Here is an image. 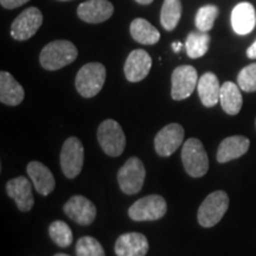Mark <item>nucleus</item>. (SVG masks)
<instances>
[{"instance_id":"f257e3e1","label":"nucleus","mask_w":256,"mask_h":256,"mask_svg":"<svg viewBox=\"0 0 256 256\" xmlns=\"http://www.w3.org/2000/svg\"><path fill=\"white\" fill-rule=\"evenodd\" d=\"M78 51L72 42L58 40L46 44L40 51V66L49 72L62 69L78 58Z\"/></svg>"},{"instance_id":"f03ea898","label":"nucleus","mask_w":256,"mask_h":256,"mask_svg":"<svg viewBox=\"0 0 256 256\" xmlns=\"http://www.w3.org/2000/svg\"><path fill=\"white\" fill-rule=\"evenodd\" d=\"M106 81V68L101 63H87L78 70L75 87L83 98H94L101 92Z\"/></svg>"},{"instance_id":"7ed1b4c3","label":"nucleus","mask_w":256,"mask_h":256,"mask_svg":"<svg viewBox=\"0 0 256 256\" xmlns=\"http://www.w3.org/2000/svg\"><path fill=\"white\" fill-rule=\"evenodd\" d=\"M182 162L188 176L200 178L209 170V158L203 144L196 138L188 139L182 148Z\"/></svg>"},{"instance_id":"20e7f679","label":"nucleus","mask_w":256,"mask_h":256,"mask_svg":"<svg viewBox=\"0 0 256 256\" xmlns=\"http://www.w3.org/2000/svg\"><path fill=\"white\" fill-rule=\"evenodd\" d=\"M229 208V196L224 191L211 192L203 203L200 204L197 212L198 223L204 228H211L216 226Z\"/></svg>"},{"instance_id":"39448f33","label":"nucleus","mask_w":256,"mask_h":256,"mask_svg":"<svg viewBox=\"0 0 256 256\" xmlns=\"http://www.w3.org/2000/svg\"><path fill=\"white\" fill-rule=\"evenodd\" d=\"M98 140L104 152L110 156L122 154L126 147V136L122 128L115 120H104L98 130Z\"/></svg>"},{"instance_id":"423d86ee","label":"nucleus","mask_w":256,"mask_h":256,"mask_svg":"<svg viewBox=\"0 0 256 256\" xmlns=\"http://www.w3.org/2000/svg\"><path fill=\"white\" fill-rule=\"evenodd\" d=\"M168 211V204L164 197L159 194H150V196L140 198L128 209V216L136 222L144 220H156L165 216Z\"/></svg>"},{"instance_id":"0eeeda50","label":"nucleus","mask_w":256,"mask_h":256,"mask_svg":"<svg viewBox=\"0 0 256 256\" xmlns=\"http://www.w3.org/2000/svg\"><path fill=\"white\" fill-rule=\"evenodd\" d=\"M146 177V170L142 162L132 156L124 162L118 172V182L121 191L126 194H136L142 188Z\"/></svg>"},{"instance_id":"6e6552de","label":"nucleus","mask_w":256,"mask_h":256,"mask_svg":"<svg viewBox=\"0 0 256 256\" xmlns=\"http://www.w3.org/2000/svg\"><path fill=\"white\" fill-rule=\"evenodd\" d=\"M84 162V148L76 136L66 140L60 151V168L64 176L69 179L76 178L81 174Z\"/></svg>"},{"instance_id":"1a4fd4ad","label":"nucleus","mask_w":256,"mask_h":256,"mask_svg":"<svg viewBox=\"0 0 256 256\" xmlns=\"http://www.w3.org/2000/svg\"><path fill=\"white\" fill-rule=\"evenodd\" d=\"M43 24V14L37 8L24 10L11 25V36L16 40H28L34 37Z\"/></svg>"},{"instance_id":"9d476101","label":"nucleus","mask_w":256,"mask_h":256,"mask_svg":"<svg viewBox=\"0 0 256 256\" xmlns=\"http://www.w3.org/2000/svg\"><path fill=\"white\" fill-rule=\"evenodd\" d=\"M172 98L176 101H182L190 98L194 88L198 84L197 70L192 66H180L172 72Z\"/></svg>"},{"instance_id":"9b49d317","label":"nucleus","mask_w":256,"mask_h":256,"mask_svg":"<svg viewBox=\"0 0 256 256\" xmlns=\"http://www.w3.org/2000/svg\"><path fill=\"white\" fill-rule=\"evenodd\" d=\"M184 140V128L179 124H166L154 138L156 151L160 156H170L177 151Z\"/></svg>"},{"instance_id":"f8f14e48","label":"nucleus","mask_w":256,"mask_h":256,"mask_svg":"<svg viewBox=\"0 0 256 256\" xmlns=\"http://www.w3.org/2000/svg\"><path fill=\"white\" fill-rule=\"evenodd\" d=\"M63 211L70 220L81 226H89L96 217V208L84 196H74L64 204Z\"/></svg>"},{"instance_id":"ddd939ff","label":"nucleus","mask_w":256,"mask_h":256,"mask_svg":"<svg viewBox=\"0 0 256 256\" xmlns=\"http://www.w3.org/2000/svg\"><path fill=\"white\" fill-rule=\"evenodd\" d=\"M6 194L16 202V206L23 212H28L34 208V198L32 194V184L26 177L14 178L6 184Z\"/></svg>"},{"instance_id":"4468645a","label":"nucleus","mask_w":256,"mask_h":256,"mask_svg":"<svg viewBox=\"0 0 256 256\" xmlns=\"http://www.w3.org/2000/svg\"><path fill=\"white\" fill-rule=\"evenodd\" d=\"M152 66V58L142 49L133 50L124 62V76L130 82H140L150 74Z\"/></svg>"},{"instance_id":"2eb2a0df","label":"nucleus","mask_w":256,"mask_h":256,"mask_svg":"<svg viewBox=\"0 0 256 256\" xmlns=\"http://www.w3.org/2000/svg\"><path fill=\"white\" fill-rule=\"evenodd\" d=\"M113 14L114 6L108 0H87L78 8V18L89 24L104 23Z\"/></svg>"},{"instance_id":"dca6fc26","label":"nucleus","mask_w":256,"mask_h":256,"mask_svg":"<svg viewBox=\"0 0 256 256\" xmlns=\"http://www.w3.org/2000/svg\"><path fill=\"white\" fill-rule=\"evenodd\" d=\"M148 252V241L140 232H126L115 242L116 256H145Z\"/></svg>"},{"instance_id":"f3484780","label":"nucleus","mask_w":256,"mask_h":256,"mask_svg":"<svg viewBox=\"0 0 256 256\" xmlns=\"http://www.w3.org/2000/svg\"><path fill=\"white\" fill-rule=\"evenodd\" d=\"M26 171L38 194L48 196L54 191L56 185L55 178L48 166L40 162H28Z\"/></svg>"},{"instance_id":"a211bd4d","label":"nucleus","mask_w":256,"mask_h":256,"mask_svg":"<svg viewBox=\"0 0 256 256\" xmlns=\"http://www.w3.org/2000/svg\"><path fill=\"white\" fill-rule=\"evenodd\" d=\"M256 25L255 8L250 2H240L232 12V26L238 34H250Z\"/></svg>"},{"instance_id":"6ab92c4d","label":"nucleus","mask_w":256,"mask_h":256,"mask_svg":"<svg viewBox=\"0 0 256 256\" xmlns=\"http://www.w3.org/2000/svg\"><path fill=\"white\" fill-rule=\"evenodd\" d=\"M249 146H250V142L246 136H232L226 138L220 144L218 150H217V162L224 164L230 160L238 159L247 153Z\"/></svg>"},{"instance_id":"aec40b11","label":"nucleus","mask_w":256,"mask_h":256,"mask_svg":"<svg viewBox=\"0 0 256 256\" xmlns=\"http://www.w3.org/2000/svg\"><path fill=\"white\" fill-rule=\"evenodd\" d=\"M220 87L218 78L214 72H206L198 80L197 90L200 98L206 107L210 108L218 104Z\"/></svg>"},{"instance_id":"412c9836","label":"nucleus","mask_w":256,"mask_h":256,"mask_svg":"<svg viewBox=\"0 0 256 256\" xmlns=\"http://www.w3.org/2000/svg\"><path fill=\"white\" fill-rule=\"evenodd\" d=\"M24 88L8 72H0V101L8 106H18L24 100Z\"/></svg>"},{"instance_id":"4be33fe9","label":"nucleus","mask_w":256,"mask_h":256,"mask_svg":"<svg viewBox=\"0 0 256 256\" xmlns=\"http://www.w3.org/2000/svg\"><path fill=\"white\" fill-rule=\"evenodd\" d=\"M220 102L223 110L229 115H236L241 110L243 104V98L241 94V88L234 82H224L220 87Z\"/></svg>"},{"instance_id":"5701e85b","label":"nucleus","mask_w":256,"mask_h":256,"mask_svg":"<svg viewBox=\"0 0 256 256\" xmlns=\"http://www.w3.org/2000/svg\"><path fill=\"white\" fill-rule=\"evenodd\" d=\"M130 34L133 40L144 46H153L160 40V34L153 25L144 18H136L130 23Z\"/></svg>"},{"instance_id":"b1692460","label":"nucleus","mask_w":256,"mask_h":256,"mask_svg":"<svg viewBox=\"0 0 256 256\" xmlns=\"http://www.w3.org/2000/svg\"><path fill=\"white\" fill-rule=\"evenodd\" d=\"M182 6L180 0H164L160 11V24L166 31H172L177 28L180 20Z\"/></svg>"},{"instance_id":"393cba45","label":"nucleus","mask_w":256,"mask_h":256,"mask_svg":"<svg viewBox=\"0 0 256 256\" xmlns=\"http://www.w3.org/2000/svg\"><path fill=\"white\" fill-rule=\"evenodd\" d=\"M210 36L206 32L194 31L188 34L185 42V49L190 58H200L203 57L209 50Z\"/></svg>"},{"instance_id":"a878e982","label":"nucleus","mask_w":256,"mask_h":256,"mask_svg":"<svg viewBox=\"0 0 256 256\" xmlns=\"http://www.w3.org/2000/svg\"><path fill=\"white\" fill-rule=\"evenodd\" d=\"M49 235L58 247L66 248L72 243V232L63 220H55L50 224Z\"/></svg>"},{"instance_id":"bb28decb","label":"nucleus","mask_w":256,"mask_h":256,"mask_svg":"<svg viewBox=\"0 0 256 256\" xmlns=\"http://www.w3.org/2000/svg\"><path fill=\"white\" fill-rule=\"evenodd\" d=\"M218 16V8L215 5H206L197 11L194 23L198 31L208 32L214 28L215 20Z\"/></svg>"},{"instance_id":"cd10ccee","label":"nucleus","mask_w":256,"mask_h":256,"mask_svg":"<svg viewBox=\"0 0 256 256\" xmlns=\"http://www.w3.org/2000/svg\"><path fill=\"white\" fill-rule=\"evenodd\" d=\"M76 256H106L104 247L92 236H83L76 243Z\"/></svg>"},{"instance_id":"c85d7f7f","label":"nucleus","mask_w":256,"mask_h":256,"mask_svg":"<svg viewBox=\"0 0 256 256\" xmlns=\"http://www.w3.org/2000/svg\"><path fill=\"white\" fill-rule=\"evenodd\" d=\"M238 84L246 92H256V63L249 64L240 72Z\"/></svg>"},{"instance_id":"c756f323","label":"nucleus","mask_w":256,"mask_h":256,"mask_svg":"<svg viewBox=\"0 0 256 256\" xmlns=\"http://www.w3.org/2000/svg\"><path fill=\"white\" fill-rule=\"evenodd\" d=\"M30 0H0V4H2V8H8V10H12V8H17L19 6L26 4Z\"/></svg>"},{"instance_id":"7c9ffc66","label":"nucleus","mask_w":256,"mask_h":256,"mask_svg":"<svg viewBox=\"0 0 256 256\" xmlns=\"http://www.w3.org/2000/svg\"><path fill=\"white\" fill-rule=\"evenodd\" d=\"M247 56L250 60H256V40L247 49Z\"/></svg>"},{"instance_id":"2f4dec72","label":"nucleus","mask_w":256,"mask_h":256,"mask_svg":"<svg viewBox=\"0 0 256 256\" xmlns=\"http://www.w3.org/2000/svg\"><path fill=\"white\" fill-rule=\"evenodd\" d=\"M172 48H174V52H179L180 51V48H182V43H174L172 44Z\"/></svg>"},{"instance_id":"473e14b6","label":"nucleus","mask_w":256,"mask_h":256,"mask_svg":"<svg viewBox=\"0 0 256 256\" xmlns=\"http://www.w3.org/2000/svg\"><path fill=\"white\" fill-rule=\"evenodd\" d=\"M138 4H142V5H150L152 4L153 0H136Z\"/></svg>"},{"instance_id":"72a5a7b5","label":"nucleus","mask_w":256,"mask_h":256,"mask_svg":"<svg viewBox=\"0 0 256 256\" xmlns=\"http://www.w3.org/2000/svg\"><path fill=\"white\" fill-rule=\"evenodd\" d=\"M54 256H69V255H66V254H63V252H58V254H55Z\"/></svg>"},{"instance_id":"f704fd0d","label":"nucleus","mask_w":256,"mask_h":256,"mask_svg":"<svg viewBox=\"0 0 256 256\" xmlns=\"http://www.w3.org/2000/svg\"><path fill=\"white\" fill-rule=\"evenodd\" d=\"M60 2H69V0H60Z\"/></svg>"},{"instance_id":"c9c22d12","label":"nucleus","mask_w":256,"mask_h":256,"mask_svg":"<svg viewBox=\"0 0 256 256\" xmlns=\"http://www.w3.org/2000/svg\"><path fill=\"white\" fill-rule=\"evenodd\" d=\"M255 124H256V120H255Z\"/></svg>"}]
</instances>
